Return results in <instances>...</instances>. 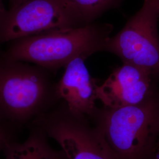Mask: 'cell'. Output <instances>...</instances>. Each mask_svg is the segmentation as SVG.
<instances>
[{"instance_id":"6da1fadb","label":"cell","mask_w":159,"mask_h":159,"mask_svg":"<svg viewBox=\"0 0 159 159\" xmlns=\"http://www.w3.org/2000/svg\"><path fill=\"white\" fill-rule=\"evenodd\" d=\"M89 119L116 159H159V90L136 104L97 108Z\"/></svg>"},{"instance_id":"7a4b0ae2","label":"cell","mask_w":159,"mask_h":159,"mask_svg":"<svg viewBox=\"0 0 159 159\" xmlns=\"http://www.w3.org/2000/svg\"><path fill=\"white\" fill-rule=\"evenodd\" d=\"M113 29L110 24L93 23L36 34L12 41L2 56L56 71L75 58L85 60L103 51Z\"/></svg>"},{"instance_id":"3957f363","label":"cell","mask_w":159,"mask_h":159,"mask_svg":"<svg viewBox=\"0 0 159 159\" xmlns=\"http://www.w3.org/2000/svg\"><path fill=\"white\" fill-rule=\"evenodd\" d=\"M51 71L31 63L0 57V111L27 118L61 101Z\"/></svg>"},{"instance_id":"277c9868","label":"cell","mask_w":159,"mask_h":159,"mask_svg":"<svg viewBox=\"0 0 159 159\" xmlns=\"http://www.w3.org/2000/svg\"><path fill=\"white\" fill-rule=\"evenodd\" d=\"M159 11L144 0L139 11L118 33L110 37L103 51L116 55L123 63L135 66L159 79Z\"/></svg>"},{"instance_id":"5b68a950","label":"cell","mask_w":159,"mask_h":159,"mask_svg":"<svg viewBox=\"0 0 159 159\" xmlns=\"http://www.w3.org/2000/svg\"><path fill=\"white\" fill-rule=\"evenodd\" d=\"M41 125L67 159H116L89 117L71 111L63 101L43 115Z\"/></svg>"},{"instance_id":"8992f818","label":"cell","mask_w":159,"mask_h":159,"mask_svg":"<svg viewBox=\"0 0 159 159\" xmlns=\"http://www.w3.org/2000/svg\"><path fill=\"white\" fill-rule=\"evenodd\" d=\"M83 27L64 0H27L0 22V44L46 32Z\"/></svg>"},{"instance_id":"52a82bcc","label":"cell","mask_w":159,"mask_h":159,"mask_svg":"<svg viewBox=\"0 0 159 159\" xmlns=\"http://www.w3.org/2000/svg\"><path fill=\"white\" fill-rule=\"evenodd\" d=\"M159 80L142 68L123 63L97 85V99L109 108L136 104L159 91Z\"/></svg>"},{"instance_id":"ba28073f","label":"cell","mask_w":159,"mask_h":159,"mask_svg":"<svg viewBox=\"0 0 159 159\" xmlns=\"http://www.w3.org/2000/svg\"><path fill=\"white\" fill-rule=\"evenodd\" d=\"M84 61L83 58L77 57L67 64L62 77L56 83V91L59 98L71 111L91 117L98 108L96 106L98 84Z\"/></svg>"},{"instance_id":"9c48e42d","label":"cell","mask_w":159,"mask_h":159,"mask_svg":"<svg viewBox=\"0 0 159 159\" xmlns=\"http://www.w3.org/2000/svg\"><path fill=\"white\" fill-rule=\"evenodd\" d=\"M6 159H66L63 151L48 144L44 134H35L22 143H4Z\"/></svg>"},{"instance_id":"30bf717a","label":"cell","mask_w":159,"mask_h":159,"mask_svg":"<svg viewBox=\"0 0 159 159\" xmlns=\"http://www.w3.org/2000/svg\"><path fill=\"white\" fill-rule=\"evenodd\" d=\"M82 26L95 21L108 10L118 7L122 0H64Z\"/></svg>"},{"instance_id":"8fae6325","label":"cell","mask_w":159,"mask_h":159,"mask_svg":"<svg viewBox=\"0 0 159 159\" xmlns=\"http://www.w3.org/2000/svg\"><path fill=\"white\" fill-rule=\"evenodd\" d=\"M4 0H0V22L2 20V18L4 16L7 10L6 9L4 3Z\"/></svg>"},{"instance_id":"7c38bea8","label":"cell","mask_w":159,"mask_h":159,"mask_svg":"<svg viewBox=\"0 0 159 159\" xmlns=\"http://www.w3.org/2000/svg\"><path fill=\"white\" fill-rule=\"evenodd\" d=\"M10 2V8L18 6L27 0H7Z\"/></svg>"},{"instance_id":"4fadbf2b","label":"cell","mask_w":159,"mask_h":159,"mask_svg":"<svg viewBox=\"0 0 159 159\" xmlns=\"http://www.w3.org/2000/svg\"><path fill=\"white\" fill-rule=\"evenodd\" d=\"M159 11V0H150Z\"/></svg>"},{"instance_id":"5bb4252c","label":"cell","mask_w":159,"mask_h":159,"mask_svg":"<svg viewBox=\"0 0 159 159\" xmlns=\"http://www.w3.org/2000/svg\"><path fill=\"white\" fill-rule=\"evenodd\" d=\"M4 143V140L3 138L2 134L0 133V148L2 147V145H3Z\"/></svg>"},{"instance_id":"9a60e30c","label":"cell","mask_w":159,"mask_h":159,"mask_svg":"<svg viewBox=\"0 0 159 159\" xmlns=\"http://www.w3.org/2000/svg\"><path fill=\"white\" fill-rule=\"evenodd\" d=\"M157 153H158V156L159 157V144H158V149H157Z\"/></svg>"},{"instance_id":"2e32d148","label":"cell","mask_w":159,"mask_h":159,"mask_svg":"<svg viewBox=\"0 0 159 159\" xmlns=\"http://www.w3.org/2000/svg\"><path fill=\"white\" fill-rule=\"evenodd\" d=\"M66 159H67V158H66Z\"/></svg>"}]
</instances>
